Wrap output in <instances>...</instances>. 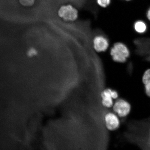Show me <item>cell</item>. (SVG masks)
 <instances>
[{"label": "cell", "instance_id": "8fae6325", "mask_svg": "<svg viewBox=\"0 0 150 150\" xmlns=\"http://www.w3.org/2000/svg\"><path fill=\"white\" fill-rule=\"evenodd\" d=\"M98 4L103 7H106L110 5V0H97Z\"/></svg>", "mask_w": 150, "mask_h": 150}, {"label": "cell", "instance_id": "9c48e42d", "mask_svg": "<svg viewBox=\"0 0 150 150\" xmlns=\"http://www.w3.org/2000/svg\"><path fill=\"white\" fill-rule=\"evenodd\" d=\"M21 4L25 7H31L34 4L35 0H18Z\"/></svg>", "mask_w": 150, "mask_h": 150}, {"label": "cell", "instance_id": "7c38bea8", "mask_svg": "<svg viewBox=\"0 0 150 150\" xmlns=\"http://www.w3.org/2000/svg\"><path fill=\"white\" fill-rule=\"evenodd\" d=\"M146 17L147 20L150 22V7L148 9L146 12Z\"/></svg>", "mask_w": 150, "mask_h": 150}, {"label": "cell", "instance_id": "52a82bcc", "mask_svg": "<svg viewBox=\"0 0 150 150\" xmlns=\"http://www.w3.org/2000/svg\"><path fill=\"white\" fill-rule=\"evenodd\" d=\"M134 28L137 33L140 34H143L147 32L148 26L147 23L144 21L138 20L134 22Z\"/></svg>", "mask_w": 150, "mask_h": 150}, {"label": "cell", "instance_id": "30bf717a", "mask_svg": "<svg viewBox=\"0 0 150 150\" xmlns=\"http://www.w3.org/2000/svg\"><path fill=\"white\" fill-rule=\"evenodd\" d=\"M38 54V52L37 50L35 48L33 47L30 48L27 52V55L28 57L30 58L37 56Z\"/></svg>", "mask_w": 150, "mask_h": 150}, {"label": "cell", "instance_id": "8992f818", "mask_svg": "<svg viewBox=\"0 0 150 150\" xmlns=\"http://www.w3.org/2000/svg\"><path fill=\"white\" fill-rule=\"evenodd\" d=\"M111 91V89H106L103 90L101 93L102 104L103 106L106 108H111L114 104Z\"/></svg>", "mask_w": 150, "mask_h": 150}, {"label": "cell", "instance_id": "4fadbf2b", "mask_svg": "<svg viewBox=\"0 0 150 150\" xmlns=\"http://www.w3.org/2000/svg\"><path fill=\"white\" fill-rule=\"evenodd\" d=\"M125 1H131V0H125Z\"/></svg>", "mask_w": 150, "mask_h": 150}, {"label": "cell", "instance_id": "6da1fadb", "mask_svg": "<svg viewBox=\"0 0 150 150\" xmlns=\"http://www.w3.org/2000/svg\"><path fill=\"white\" fill-rule=\"evenodd\" d=\"M110 54L114 61L124 63L130 56V51L125 44L120 42L115 43L110 50Z\"/></svg>", "mask_w": 150, "mask_h": 150}, {"label": "cell", "instance_id": "277c9868", "mask_svg": "<svg viewBox=\"0 0 150 150\" xmlns=\"http://www.w3.org/2000/svg\"><path fill=\"white\" fill-rule=\"evenodd\" d=\"M109 45L108 37L103 33H98L93 39V46L95 50L98 52L105 51Z\"/></svg>", "mask_w": 150, "mask_h": 150}, {"label": "cell", "instance_id": "3957f363", "mask_svg": "<svg viewBox=\"0 0 150 150\" xmlns=\"http://www.w3.org/2000/svg\"><path fill=\"white\" fill-rule=\"evenodd\" d=\"M112 107L114 112L120 117H126L130 113L131 110V106L129 103L122 99L116 101Z\"/></svg>", "mask_w": 150, "mask_h": 150}, {"label": "cell", "instance_id": "7a4b0ae2", "mask_svg": "<svg viewBox=\"0 0 150 150\" xmlns=\"http://www.w3.org/2000/svg\"><path fill=\"white\" fill-rule=\"evenodd\" d=\"M58 16L65 21H75L78 16V11L70 4L62 6L58 10Z\"/></svg>", "mask_w": 150, "mask_h": 150}, {"label": "cell", "instance_id": "5b68a950", "mask_svg": "<svg viewBox=\"0 0 150 150\" xmlns=\"http://www.w3.org/2000/svg\"><path fill=\"white\" fill-rule=\"evenodd\" d=\"M106 128L109 130L115 131L119 128L120 122L117 115L112 112H108L105 117Z\"/></svg>", "mask_w": 150, "mask_h": 150}, {"label": "cell", "instance_id": "ba28073f", "mask_svg": "<svg viewBox=\"0 0 150 150\" xmlns=\"http://www.w3.org/2000/svg\"><path fill=\"white\" fill-rule=\"evenodd\" d=\"M142 81L145 87L146 94L150 97V68L147 69L144 72Z\"/></svg>", "mask_w": 150, "mask_h": 150}]
</instances>
